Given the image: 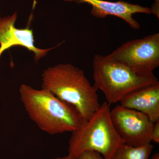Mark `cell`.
<instances>
[{"instance_id": "obj_1", "label": "cell", "mask_w": 159, "mask_h": 159, "mask_svg": "<svg viewBox=\"0 0 159 159\" xmlns=\"http://www.w3.org/2000/svg\"><path fill=\"white\" fill-rule=\"evenodd\" d=\"M19 92L20 99L29 118L46 133H72L84 122L74 106L47 90L36 89L22 84Z\"/></svg>"}, {"instance_id": "obj_13", "label": "cell", "mask_w": 159, "mask_h": 159, "mask_svg": "<svg viewBox=\"0 0 159 159\" xmlns=\"http://www.w3.org/2000/svg\"><path fill=\"white\" fill-rule=\"evenodd\" d=\"M53 159H74V158L72 157L69 156V155L66 156L62 157H58L55 158Z\"/></svg>"}, {"instance_id": "obj_7", "label": "cell", "mask_w": 159, "mask_h": 159, "mask_svg": "<svg viewBox=\"0 0 159 159\" xmlns=\"http://www.w3.org/2000/svg\"><path fill=\"white\" fill-rule=\"evenodd\" d=\"M17 17L16 12L11 16L0 17V58L4 51L13 47L20 46L33 52L34 60L37 62L55 47L42 49L35 47L33 30L30 29L29 25L32 16H30L28 26L23 29H17L15 26Z\"/></svg>"}, {"instance_id": "obj_11", "label": "cell", "mask_w": 159, "mask_h": 159, "mask_svg": "<svg viewBox=\"0 0 159 159\" xmlns=\"http://www.w3.org/2000/svg\"><path fill=\"white\" fill-rule=\"evenodd\" d=\"M76 159H105L103 157L97 152H85L80 155Z\"/></svg>"}, {"instance_id": "obj_14", "label": "cell", "mask_w": 159, "mask_h": 159, "mask_svg": "<svg viewBox=\"0 0 159 159\" xmlns=\"http://www.w3.org/2000/svg\"><path fill=\"white\" fill-rule=\"evenodd\" d=\"M150 159H159V153L158 152L155 153Z\"/></svg>"}, {"instance_id": "obj_3", "label": "cell", "mask_w": 159, "mask_h": 159, "mask_svg": "<svg viewBox=\"0 0 159 159\" xmlns=\"http://www.w3.org/2000/svg\"><path fill=\"white\" fill-rule=\"evenodd\" d=\"M110 106L102 102L91 118L72 132L69 141L68 154L77 159L87 151L97 152L105 159H112L121 145L125 144L114 127Z\"/></svg>"}, {"instance_id": "obj_8", "label": "cell", "mask_w": 159, "mask_h": 159, "mask_svg": "<svg viewBox=\"0 0 159 159\" xmlns=\"http://www.w3.org/2000/svg\"><path fill=\"white\" fill-rule=\"evenodd\" d=\"M66 2H74L86 3L92 6L91 13L93 16L104 18L107 16H114L122 19L135 30L140 29V24L134 18L133 15L138 13L151 14L150 9L139 5L131 4L124 1L109 2L104 0H64Z\"/></svg>"}, {"instance_id": "obj_2", "label": "cell", "mask_w": 159, "mask_h": 159, "mask_svg": "<svg viewBox=\"0 0 159 159\" xmlns=\"http://www.w3.org/2000/svg\"><path fill=\"white\" fill-rule=\"evenodd\" d=\"M42 89L74 106L84 121L88 120L100 104L97 90L84 71L71 64H59L45 70Z\"/></svg>"}, {"instance_id": "obj_5", "label": "cell", "mask_w": 159, "mask_h": 159, "mask_svg": "<svg viewBox=\"0 0 159 159\" xmlns=\"http://www.w3.org/2000/svg\"><path fill=\"white\" fill-rule=\"evenodd\" d=\"M107 56L140 75L153 74L159 66V33L126 42Z\"/></svg>"}, {"instance_id": "obj_4", "label": "cell", "mask_w": 159, "mask_h": 159, "mask_svg": "<svg viewBox=\"0 0 159 159\" xmlns=\"http://www.w3.org/2000/svg\"><path fill=\"white\" fill-rule=\"evenodd\" d=\"M93 69L94 87L97 90L102 91L110 105L120 102L134 91L159 82L154 74L140 75L101 54L94 56Z\"/></svg>"}, {"instance_id": "obj_10", "label": "cell", "mask_w": 159, "mask_h": 159, "mask_svg": "<svg viewBox=\"0 0 159 159\" xmlns=\"http://www.w3.org/2000/svg\"><path fill=\"white\" fill-rule=\"evenodd\" d=\"M153 148L151 144L138 147L125 144L118 148L112 159H149Z\"/></svg>"}, {"instance_id": "obj_12", "label": "cell", "mask_w": 159, "mask_h": 159, "mask_svg": "<svg viewBox=\"0 0 159 159\" xmlns=\"http://www.w3.org/2000/svg\"><path fill=\"white\" fill-rule=\"evenodd\" d=\"M152 141L157 144L159 143V120L154 123L152 131Z\"/></svg>"}, {"instance_id": "obj_6", "label": "cell", "mask_w": 159, "mask_h": 159, "mask_svg": "<svg viewBox=\"0 0 159 159\" xmlns=\"http://www.w3.org/2000/svg\"><path fill=\"white\" fill-rule=\"evenodd\" d=\"M115 129L125 144L134 147L151 144L154 122L145 115L119 104L111 109Z\"/></svg>"}, {"instance_id": "obj_9", "label": "cell", "mask_w": 159, "mask_h": 159, "mask_svg": "<svg viewBox=\"0 0 159 159\" xmlns=\"http://www.w3.org/2000/svg\"><path fill=\"white\" fill-rule=\"evenodd\" d=\"M126 108L142 113L155 122L159 120V81L134 91L119 102Z\"/></svg>"}]
</instances>
